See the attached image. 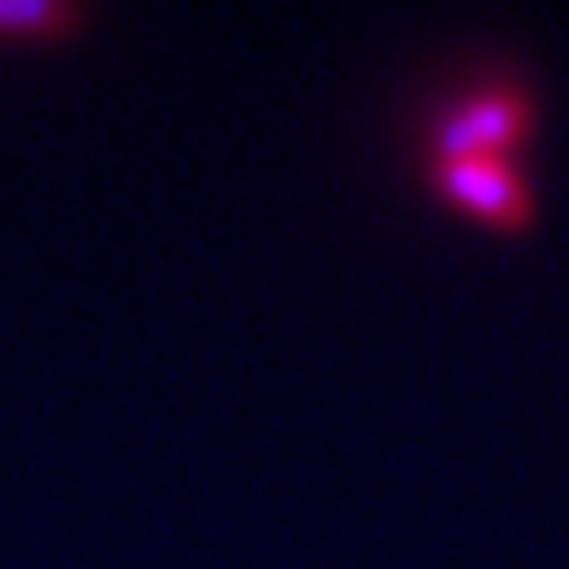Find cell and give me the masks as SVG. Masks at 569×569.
<instances>
[{"label":"cell","mask_w":569,"mask_h":569,"mask_svg":"<svg viewBox=\"0 0 569 569\" xmlns=\"http://www.w3.org/2000/svg\"><path fill=\"white\" fill-rule=\"evenodd\" d=\"M440 190L455 206L475 210L490 226H525L530 220V196H525L520 176L510 170V156H475V160H435Z\"/></svg>","instance_id":"obj_1"},{"label":"cell","mask_w":569,"mask_h":569,"mask_svg":"<svg viewBox=\"0 0 569 569\" xmlns=\"http://www.w3.org/2000/svg\"><path fill=\"white\" fill-rule=\"evenodd\" d=\"M525 130V106L515 96H480L445 126L440 160H475V156H505L510 140Z\"/></svg>","instance_id":"obj_2"},{"label":"cell","mask_w":569,"mask_h":569,"mask_svg":"<svg viewBox=\"0 0 569 569\" xmlns=\"http://www.w3.org/2000/svg\"><path fill=\"white\" fill-rule=\"evenodd\" d=\"M0 26H66V10H50V6H16V10H0Z\"/></svg>","instance_id":"obj_3"}]
</instances>
